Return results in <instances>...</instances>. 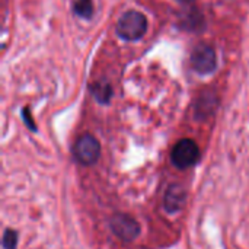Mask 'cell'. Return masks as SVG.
<instances>
[{"mask_svg":"<svg viewBox=\"0 0 249 249\" xmlns=\"http://www.w3.org/2000/svg\"><path fill=\"white\" fill-rule=\"evenodd\" d=\"M115 31L125 41H137L147 31V18L139 10H128L118 19Z\"/></svg>","mask_w":249,"mask_h":249,"instance_id":"obj_1","label":"cell"},{"mask_svg":"<svg viewBox=\"0 0 249 249\" xmlns=\"http://www.w3.org/2000/svg\"><path fill=\"white\" fill-rule=\"evenodd\" d=\"M200 159V149L191 139L179 140L171 152V160L178 169H188L194 166Z\"/></svg>","mask_w":249,"mask_h":249,"instance_id":"obj_2","label":"cell"},{"mask_svg":"<svg viewBox=\"0 0 249 249\" xmlns=\"http://www.w3.org/2000/svg\"><path fill=\"white\" fill-rule=\"evenodd\" d=\"M191 67L198 74H210L217 67V54L210 44H198L191 53Z\"/></svg>","mask_w":249,"mask_h":249,"instance_id":"obj_3","label":"cell"},{"mask_svg":"<svg viewBox=\"0 0 249 249\" xmlns=\"http://www.w3.org/2000/svg\"><path fill=\"white\" fill-rule=\"evenodd\" d=\"M76 160L82 165H93L101 155V144L92 134H83L77 139L73 147Z\"/></svg>","mask_w":249,"mask_h":249,"instance_id":"obj_4","label":"cell"},{"mask_svg":"<svg viewBox=\"0 0 249 249\" xmlns=\"http://www.w3.org/2000/svg\"><path fill=\"white\" fill-rule=\"evenodd\" d=\"M112 232L123 241H134L140 233V226L136 219L128 214H117L111 220Z\"/></svg>","mask_w":249,"mask_h":249,"instance_id":"obj_5","label":"cell"},{"mask_svg":"<svg viewBox=\"0 0 249 249\" xmlns=\"http://www.w3.org/2000/svg\"><path fill=\"white\" fill-rule=\"evenodd\" d=\"M185 203V191L178 187V185H174L168 190L166 193V198H165V207L168 212L174 213V212H178L179 209H182Z\"/></svg>","mask_w":249,"mask_h":249,"instance_id":"obj_6","label":"cell"},{"mask_svg":"<svg viewBox=\"0 0 249 249\" xmlns=\"http://www.w3.org/2000/svg\"><path fill=\"white\" fill-rule=\"evenodd\" d=\"M217 107V98L213 93H204L198 98L196 104V117L197 118H207L214 108Z\"/></svg>","mask_w":249,"mask_h":249,"instance_id":"obj_7","label":"cell"},{"mask_svg":"<svg viewBox=\"0 0 249 249\" xmlns=\"http://www.w3.org/2000/svg\"><path fill=\"white\" fill-rule=\"evenodd\" d=\"M92 95L101 104H108L112 96V88L107 82H98L92 88Z\"/></svg>","mask_w":249,"mask_h":249,"instance_id":"obj_8","label":"cell"},{"mask_svg":"<svg viewBox=\"0 0 249 249\" xmlns=\"http://www.w3.org/2000/svg\"><path fill=\"white\" fill-rule=\"evenodd\" d=\"M73 10L77 16L83 19H90L93 16V1L92 0H73Z\"/></svg>","mask_w":249,"mask_h":249,"instance_id":"obj_9","label":"cell"},{"mask_svg":"<svg viewBox=\"0 0 249 249\" xmlns=\"http://www.w3.org/2000/svg\"><path fill=\"white\" fill-rule=\"evenodd\" d=\"M18 245V233L12 229H7L3 235V247L4 249H16Z\"/></svg>","mask_w":249,"mask_h":249,"instance_id":"obj_10","label":"cell"},{"mask_svg":"<svg viewBox=\"0 0 249 249\" xmlns=\"http://www.w3.org/2000/svg\"><path fill=\"white\" fill-rule=\"evenodd\" d=\"M22 117H23L25 124H26L31 130L36 131V125H35V124H34V121L31 120V115H29V109H28V108H25V109L22 111Z\"/></svg>","mask_w":249,"mask_h":249,"instance_id":"obj_11","label":"cell"},{"mask_svg":"<svg viewBox=\"0 0 249 249\" xmlns=\"http://www.w3.org/2000/svg\"><path fill=\"white\" fill-rule=\"evenodd\" d=\"M177 1H179V3H191L194 0H177Z\"/></svg>","mask_w":249,"mask_h":249,"instance_id":"obj_12","label":"cell"}]
</instances>
